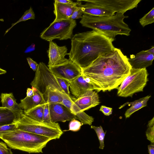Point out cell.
I'll return each instance as SVG.
<instances>
[{
    "mask_svg": "<svg viewBox=\"0 0 154 154\" xmlns=\"http://www.w3.org/2000/svg\"><path fill=\"white\" fill-rule=\"evenodd\" d=\"M35 49V45L34 44L32 43L26 49L25 53H27L31 52L34 51Z\"/></svg>",
    "mask_w": 154,
    "mask_h": 154,
    "instance_id": "cell-39",
    "label": "cell"
},
{
    "mask_svg": "<svg viewBox=\"0 0 154 154\" xmlns=\"http://www.w3.org/2000/svg\"><path fill=\"white\" fill-rule=\"evenodd\" d=\"M7 147L6 144L0 141V148L2 149H7Z\"/></svg>",
    "mask_w": 154,
    "mask_h": 154,
    "instance_id": "cell-41",
    "label": "cell"
},
{
    "mask_svg": "<svg viewBox=\"0 0 154 154\" xmlns=\"http://www.w3.org/2000/svg\"><path fill=\"white\" fill-rule=\"evenodd\" d=\"M148 75L146 68H131L129 75L117 88V95L125 97H132L135 93L143 91L148 81Z\"/></svg>",
    "mask_w": 154,
    "mask_h": 154,
    "instance_id": "cell-6",
    "label": "cell"
},
{
    "mask_svg": "<svg viewBox=\"0 0 154 154\" xmlns=\"http://www.w3.org/2000/svg\"><path fill=\"white\" fill-rule=\"evenodd\" d=\"M46 103L45 102L37 105L24 114L33 120L40 122H43V112Z\"/></svg>",
    "mask_w": 154,
    "mask_h": 154,
    "instance_id": "cell-23",
    "label": "cell"
},
{
    "mask_svg": "<svg viewBox=\"0 0 154 154\" xmlns=\"http://www.w3.org/2000/svg\"><path fill=\"white\" fill-rule=\"evenodd\" d=\"M69 87L71 94L76 98H79L87 91L96 90L95 86L86 81L82 74L69 82Z\"/></svg>",
    "mask_w": 154,
    "mask_h": 154,
    "instance_id": "cell-15",
    "label": "cell"
},
{
    "mask_svg": "<svg viewBox=\"0 0 154 154\" xmlns=\"http://www.w3.org/2000/svg\"><path fill=\"white\" fill-rule=\"evenodd\" d=\"M17 119L16 116L11 111L0 107V126L14 123Z\"/></svg>",
    "mask_w": 154,
    "mask_h": 154,
    "instance_id": "cell-22",
    "label": "cell"
},
{
    "mask_svg": "<svg viewBox=\"0 0 154 154\" xmlns=\"http://www.w3.org/2000/svg\"><path fill=\"white\" fill-rule=\"evenodd\" d=\"M131 68L128 57L119 49L103 54L82 69L85 79L93 84L97 92L117 89Z\"/></svg>",
    "mask_w": 154,
    "mask_h": 154,
    "instance_id": "cell-1",
    "label": "cell"
},
{
    "mask_svg": "<svg viewBox=\"0 0 154 154\" xmlns=\"http://www.w3.org/2000/svg\"><path fill=\"white\" fill-rule=\"evenodd\" d=\"M17 129L45 136L52 140L60 138L63 134L58 123H48L33 120L22 113L15 122Z\"/></svg>",
    "mask_w": 154,
    "mask_h": 154,
    "instance_id": "cell-5",
    "label": "cell"
},
{
    "mask_svg": "<svg viewBox=\"0 0 154 154\" xmlns=\"http://www.w3.org/2000/svg\"><path fill=\"white\" fill-rule=\"evenodd\" d=\"M46 102L42 94L36 88L34 94L31 97H26L20 100L19 105L23 110L24 113L37 105Z\"/></svg>",
    "mask_w": 154,
    "mask_h": 154,
    "instance_id": "cell-19",
    "label": "cell"
},
{
    "mask_svg": "<svg viewBox=\"0 0 154 154\" xmlns=\"http://www.w3.org/2000/svg\"><path fill=\"white\" fill-rule=\"evenodd\" d=\"M56 78L58 84L61 89L68 96L70 97L69 88V82L68 81L62 78L56 76Z\"/></svg>",
    "mask_w": 154,
    "mask_h": 154,
    "instance_id": "cell-29",
    "label": "cell"
},
{
    "mask_svg": "<svg viewBox=\"0 0 154 154\" xmlns=\"http://www.w3.org/2000/svg\"><path fill=\"white\" fill-rule=\"evenodd\" d=\"M100 111H101L104 115L109 116L112 114V108L102 105L100 107Z\"/></svg>",
    "mask_w": 154,
    "mask_h": 154,
    "instance_id": "cell-34",
    "label": "cell"
},
{
    "mask_svg": "<svg viewBox=\"0 0 154 154\" xmlns=\"http://www.w3.org/2000/svg\"><path fill=\"white\" fill-rule=\"evenodd\" d=\"M94 4L114 13L124 14L137 7L141 0H91Z\"/></svg>",
    "mask_w": 154,
    "mask_h": 154,
    "instance_id": "cell-9",
    "label": "cell"
},
{
    "mask_svg": "<svg viewBox=\"0 0 154 154\" xmlns=\"http://www.w3.org/2000/svg\"><path fill=\"white\" fill-rule=\"evenodd\" d=\"M83 14L80 8L78 6V8L73 12L70 18L74 20L81 18Z\"/></svg>",
    "mask_w": 154,
    "mask_h": 154,
    "instance_id": "cell-33",
    "label": "cell"
},
{
    "mask_svg": "<svg viewBox=\"0 0 154 154\" xmlns=\"http://www.w3.org/2000/svg\"><path fill=\"white\" fill-rule=\"evenodd\" d=\"M6 72H7L5 70L0 68V75L5 74Z\"/></svg>",
    "mask_w": 154,
    "mask_h": 154,
    "instance_id": "cell-43",
    "label": "cell"
},
{
    "mask_svg": "<svg viewBox=\"0 0 154 154\" xmlns=\"http://www.w3.org/2000/svg\"><path fill=\"white\" fill-rule=\"evenodd\" d=\"M83 124L76 119H73L70 121L69 125V129L68 130H64L63 131H71L74 132L79 131Z\"/></svg>",
    "mask_w": 154,
    "mask_h": 154,
    "instance_id": "cell-30",
    "label": "cell"
},
{
    "mask_svg": "<svg viewBox=\"0 0 154 154\" xmlns=\"http://www.w3.org/2000/svg\"><path fill=\"white\" fill-rule=\"evenodd\" d=\"M0 138L10 148L29 153L42 152V149L52 139L48 137L17 129L0 134Z\"/></svg>",
    "mask_w": 154,
    "mask_h": 154,
    "instance_id": "cell-4",
    "label": "cell"
},
{
    "mask_svg": "<svg viewBox=\"0 0 154 154\" xmlns=\"http://www.w3.org/2000/svg\"><path fill=\"white\" fill-rule=\"evenodd\" d=\"M0 98L2 107L11 111L15 115L17 119L23 113V110L16 102L13 93H2L1 94Z\"/></svg>",
    "mask_w": 154,
    "mask_h": 154,
    "instance_id": "cell-18",
    "label": "cell"
},
{
    "mask_svg": "<svg viewBox=\"0 0 154 154\" xmlns=\"http://www.w3.org/2000/svg\"><path fill=\"white\" fill-rule=\"evenodd\" d=\"M56 77L65 79L69 82L81 75L82 69L74 63L68 60L62 64L48 66Z\"/></svg>",
    "mask_w": 154,
    "mask_h": 154,
    "instance_id": "cell-10",
    "label": "cell"
},
{
    "mask_svg": "<svg viewBox=\"0 0 154 154\" xmlns=\"http://www.w3.org/2000/svg\"><path fill=\"white\" fill-rule=\"evenodd\" d=\"M154 55L143 50L137 53L128 61L131 68L135 69L146 68L152 64Z\"/></svg>",
    "mask_w": 154,
    "mask_h": 154,
    "instance_id": "cell-16",
    "label": "cell"
},
{
    "mask_svg": "<svg viewBox=\"0 0 154 154\" xmlns=\"http://www.w3.org/2000/svg\"><path fill=\"white\" fill-rule=\"evenodd\" d=\"M154 117L149 121L147 125V128L146 132L147 140L153 144L154 143Z\"/></svg>",
    "mask_w": 154,
    "mask_h": 154,
    "instance_id": "cell-28",
    "label": "cell"
},
{
    "mask_svg": "<svg viewBox=\"0 0 154 154\" xmlns=\"http://www.w3.org/2000/svg\"><path fill=\"white\" fill-rule=\"evenodd\" d=\"M35 18V14L32 10V8L30 7L29 9L26 10L24 12V14L22 17L17 22L12 24L11 26L6 30L5 35L17 23L29 19H34Z\"/></svg>",
    "mask_w": 154,
    "mask_h": 154,
    "instance_id": "cell-25",
    "label": "cell"
},
{
    "mask_svg": "<svg viewBox=\"0 0 154 154\" xmlns=\"http://www.w3.org/2000/svg\"><path fill=\"white\" fill-rule=\"evenodd\" d=\"M49 104V103L48 102H46L45 104L43 116V122L51 123L52 122L50 119Z\"/></svg>",
    "mask_w": 154,
    "mask_h": 154,
    "instance_id": "cell-31",
    "label": "cell"
},
{
    "mask_svg": "<svg viewBox=\"0 0 154 154\" xmlns=\"http://www.w3.org/2000/svg\"><path fill=\"white\" fill-rule=\"evenodd\" d=\"M49 107L52 123L57 122H65L76 119L75 115L61 103H49Z\"/></svg>",
    "mask_w": 154,
    "mask_h": 154,
    "instance_id": "cell-13",
    "label": "cell"
},
{
    "mask_svg": "<svg viewBox=\"0 0 154 154\" xmlns=\"http://www.w3.org/2000/svg\"><path fill=\"white\" fill-rule=\"evenodd\" d=\"M76 26L75 20L70 18L53 21L41 33L40 36L42 39L49 42L56 39H71L73 30Z\"/></svg>",
    "mask_w": 154,
    "mask_h": 154,
    "instance_id": "cell-8",
    "label": "cell"
},
{
    "mask_svg": "<svg viewBox=\"0 0 154 154\" xmlns=\"http://www.w3.org/2000/svg\"><path fill=\"white\" fill-rule=\"evenodd\" d=\"M151 97V95H147L132 102H127L120 106L119 109H121L127 105H131V107L127 110L125 114L126 118H129L135 112L146 106L147 102Z\"/></svg>",
    "mask_w": 154,
    "mask_h": 154,
    "instance_id": "cell-20",
    "label": "cell"
},
{
    "mask_svg": "<svg viewBox=\"0 0 154 154\" xmlns=\"http://www.w3.org/2000/svg\"><path fill=\"white\" fill-rule=\"evenodd\" d=\"M54 2L63 4H69L74 3L72 1L69 0H55Z\"/></svg>",
    "mask_w": 154,
    "mask_h": 154,
    "instance_id": "cell-38",
    "label": "cell"
},
{
    "mask_svg": "<svg viewBox=\"0 0 154 154\" xmlns=\"http://www.w3.org/2000/svg\"><path fill=\"white\" fill-rule=\"evenodd\" d=\"M49 47L47 52L49 58L48 66H53L62 64L68 59L65 58L67 53L66 46H60L52 41L49 42Z\"/></svg>",
    "mask_w": 154,
    "mask_h": 154,
    "instance_id": "cell-11",
    "label": "cell"
},
{
    "mask_svg": "<svg viewBox=\"0 0 154 154\" xmlns=\"http://www.w3.org/2000/svg\"><path fill=\"white\" fill-rule=\"evenodd\" d=\"M128 17L119 13L102 16L83 14L80 23L82 26L98 32L114 41L117 35H130L131 29L124 21Z\"/></svg>",
    "mask_w": 154,
    "mask_h": 154,
    "instance_id": "cell-3",
    "label": "cell"
},
{
    "mask_svg": "<svg viewBox=\"0 0 154 154\" xmlns=\"http://www.w3.org/2000/svg\"><path fill=\"white\" fill-rule=\"evenodd\" d=\"M32 87L36 88L42 94L49 88L60 94L63 98L70 97L61 89L56 76L46 65L42 62L38 64L35 76L30 83Z\"/></svg>",
    "mask_w": 154,
    "mask_h": 154,
    "instance_id": "cell-7",
    "label": "cell"
},
{
    "mask_svg": "<svg viewBox=\"0 0 154 154\" xmlns=\"http://www.w3.org/2000/svg\"><path fill=\"white\" fill-rule=\"evenodd\" d=\"M71 98L82 112L94 107L100 103L97 92L94 90L87 91L78 98Z\"/></svg>",
    "mask_w": 154,
    "mask_h": 154,
    "instance_id": "cell-12",
    "label": "cell"
},
{
    "mask_svg": "<svg viewBox=\"0 0 154 154\" xmlns=\"http://www.w3.org/2000/svg\"><path fill=\"white\" fill-rule=\"evenodd\" d=\"M42 95L45 102L49 103H60L63 98L60 94L49 88Z\"/></svg>",
    "mask_w": 154,
    "mask_h": 154,
    "instance_id": "cell-24",
    "label": "cell"
},
{
    "mask_svg": "<svg viewBox=\"0 0 154 154\" xmlns=\"http://www.w3.org/2000/svg\"><path fill=\"white\" fill-rule=\"evenodd\" d=\"M17 129L15 123L0 126V134H3L8 132L14 131Z\"/></svg>",
    "mask_w": 154,
    "mask_h": 154,
    "instance_id": "cell-32",
    "label": "cell"
},
{
    "mask_svg": "<svg viewBox=\"0 0 154 154\" xmlns=\"http://www.w3.org/2000/svg\"><path fill=\"white\" fill-rule=\"evenodd\" d=\"M36 88L33 87L31 88H28L26 91V97H30L33 96L35 93Z\"/></svg>",
    "mask_w": 154,
    "mask_h": 154,
    "instance_id": "cell-36",
    "label": "cell"
},
{
    "mask_svg": "<svg viewBox=\"0 0 154 154\" xmlns=\"http://www.w3.org/2000/svg\"><path fill=\"white\" fill-rule=\"evenodd\" d=\"M70 110L83 124L91 125L94 118L87 114L84 111H81L79 107L72 101Z\"/></svg>",
    "mask_w": 154,
    "mask_h": 154,
    "instance_id": "cell-21",
    "label": "cell"
},
{
    "mask_svg": "<svg viewBox=\"0 0 154 154\" xmlns=\"http://www.w3.org/2000/svg\"><path fill=\"white\" fill-rule=\"evenodd\" d=\"M0 154H13L10 149L8 148L7 149L0 148Z\"/></svg>",
    "mask_w": 154,
    "mask_h": 154,
    "instance_id": "cell-37",
    "label": "cell"
},
{
    "mask_svg": "<svg viewBox=\"0 0 154 154\" xmlns=\"http://www.w3.org/2000/svg\"><path fill=\"white\" fill-rule=\"evenodd\" d=\"M146 51L148 53L152 54H154V46H152L151 48L150 49L146 50Z\"/></svg>",
    "mask_w": 154,
    "mask_h": 154,
    "instance_id": "cell-42",
    "label": "cell"
},
{
    "mask_svg": "<svg viewBox=\"0 0 154 154\" xmlns=\"http://www.w3.org/2000/svg\"><path fill=\"white\" fill-rule=\"evenodd\" d=\"M154 22V8H153L148 13L144 15L139 20L141 25L144 27Z\"/></svg>",
    "mask_w": 154,
    "mask_h": 154,
    "instance_id": "cell-27",
    "label": "cell"
},
{
    "mask_svg": "<svg viewBox=\"0 0 154 154\" xmlns=\"http://www.w3.org/2000/svg\"><path fill=\"white\" fill-rule=\"evenodd\" d=\"M91 128L94 130L97 134L100 142V145L99 148L102 149H103L104 147V139L106 131L104 132L101 126L96 127L91 125Z\"/></svg>",
    "mask_w": 154,
    "mask_h": 154,
    "instance_id": "cell-26",
    "label": "cell"
},
{
    "mask_svg": "<svg viewBox=\"0 0 154 154\" xmlns=\"http://www.w3.org/2000/svg\"><path fill=\"white\" fill-rule=\"evenodd\" d=\"M148 150L149 154H154V145L150 144L148 145Z\"/></svg>",
    "mask_w": 154,
    "mask_h": 154,
    "instance_id": "cell-40",
    "label": "cell"
},
{
    "mask_svg": "<svg viewBox=\"0 0 154 154\" xmlns=\"http://www.w3.org/2000/svg\"><path fill=\"white\" fill-rule=\"evenodd\" d=\"M84 1L85 3L82 4V1H77L78 6L80 8L83 14L95 16H102L112 15L115 14L94 4L91 0Z\"/></svg>",
    "mask_w": 154,
    "mask_h": 154,
    "instance_id": "cell-14",
    "label": "cell"
},
{
    "mask_svg": "<svg viewBox=\"0 0 154 154\" xmlns=\"http://www.w3.org/2000/svg\"><path fill=\"white\" fill-rule=\"evenodd\" d=\"M26 59L30 67L34 71H36L38 68V64L30 57H27Z\"/></svg>",
    "mask_w": 154,
    "mask_h": 154,
    "instance_id": "cell-35",
    "label": "cell"
},
{
    "mask_svg": "<svg viewBox=\"0 0 154 154\" xmlns=\"http://www.w3.org/2000/svg\"><path fill=\"white\" fill-rule=\"evenodd\" d=\"M113 42L93 30L76 34L71 38L69 60L83 69L100 55L113 50Z\"/></svg>",
    "mask_w": 154,
    "mask_h": 154,
    "instance_id": "cell-2",
    "label": "cell"
},
{
    "mask_svg": "<svg viewBox=\"0 0 154 154\" xmlns=\"http://www.w3.org/2000/svg\"><path fill=\"white\" fill-rule=\"evenodd\" d=\"M54 13L55 18L53 21L70 18L73 12L78 8V2L69 4H63L54 2Z\"/></svg>",
    "mask_w": 154,
    "mask_h": 154,
    "instance_id": "cell-17",
    "label": "cell"
}]
</instances>
